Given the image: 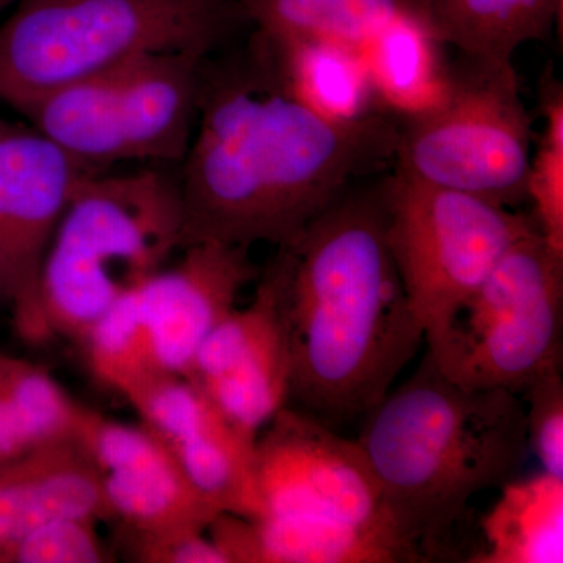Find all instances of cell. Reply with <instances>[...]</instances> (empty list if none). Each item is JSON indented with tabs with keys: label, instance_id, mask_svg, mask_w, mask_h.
Listing matches in <instances>:
<instances>
[{
	"label": "cell",
	"instance_id": "1",
	"mask_svg": "<svg viewBox=\"0 0 563 563\" xmlns=\"http://www.w3.org/2000/svg\"><path fill=\"white\" fill-rule=\"evenodd\" d=\"M393 117L343 124L299 101L268 44L202 62L198 121L177 165L184 247L287 246L395 155Z\"/></svg>",
	"mask_w": 563,
	"mask_h": 563
},
{
	"label": "cell",
	"instance_id": "2",
	"mask_svg": "<svg viewBox=\"0 0 563 563\" xmlns=\"http://www.w3.org/2000/svg\"><path fill=\"white\" fill-rule=\"evenodd\" d=\"M290 399L328 426L366 417L424 343L385 228L384 180L351 185L272 263Z\"/></svg>",
	"mask_w": 563,
	"mask_h": 563
},
{
	"label": "cell",
	"instance_id": "3",
	"mask_svg": "<svg viewBox=\"0 0 563 563\" xmlns=\"http://www.w3.org/2000/svg\"><path fill=\"white\" fill-rule=\"evenodd\" d=\"M365 418L357 443L407 562L433 561L474 496L514 481L529 451L520 396L463 388L428 351Z\"/></svg>",
	"mask_w": 563,
	"mask_h": 563
},
{
	"label": "cell",
	"instance_id": "4",
	"mask_svg": "<svg viewBox=\"0 0 563 563\" xmlns=\"http://www.w3.org/2000/svg\"><path fill=\"white\" fill-rule=\"evenodd\" d=\"M184 247L177 169L88 174L41 263L38 301L51 340L80 344L92 325Z\"/></svg>",
	"mask_w": 563,
	"mask_h": 563
},
{
	"label": "cell",
	"instance_id": "5",
	"mask_svg": "<svg viewBox=\"0 0 563 563\" xmlns=\"http://www.w3.org/2000/svg\"><path fill=\"white\" fill-rule=\"evenodd\" d=\"M242 25V0H18L0 21V102L18 110L158 52L210 57Z\"/></svg>",
	"mask_w": 563,
	"mask_h": 563
},
{
	"label": "cell",
	"instance_id": "6",
	"mask_svg": "<svg viewBox=\"0 0 563 563\" xmlns=\"http://www.w3.org/2000/svg\"><path fill=\"white\" fill-rule=\"evenodd\" d=\"M250 247L195 243L99 318L79 346L102 387L187 376L199 347L257 279Z\"/></svg>",
	"mask_w": 563,
	"mask_h": 563
},
{
	"label": "cell",
	"instance_id": "7",
	"mask_svg": "<svg viewBox=\"0 0 563 563\" xmlns=\"http://www.w3.org/2000/svg\"><path fill=\"white\" fill-rule=\"evenodd\" d=\"M533 140L514 62L457 54L442 102L398 121L393 166L415 180L517 209L528 201Z\"/></svg>",
	"mask_w": 563,
	"mask_h": 563
},
{
	"label": "cell",
	"instance_id": "8",
	"mask_svg": "<svg viewBox=\"0 0 563 563\" xmlns=\"http://www.w3.org/2000/svg\"><path fill=\"white\" fill-rule=\"evenodd\" d=\"M562 313L563 254L532 229L424 343L454 384L520 396L562 368Z\"/></svg>",
	"mask_w": 563,
	"mask_h": 563
},
{
	"label": "cell",
	"instance_id": "9",
	"mask_svg": "<svg viewBox=\"0 0 563 563\" xmlns=\"http://www.w3.org/2000/svg\"><path fill=\"white\" fill-rule=\"evenodd\" d=\"M384 206L388 247L424 340L537 229L520 211L398 172L384 177Z\"/></svg>",
	"mask_w": 563,
	"mask_h": 563
},
{
	"label": "cell",
	"instance_id": "10",
	"mask_svg": "<svg viewBox=\"0 0 563 563\" xmlns=\"http://www.w3.org/2000/svg\"><path fill=\"white\" fill-rule=\"evenodd\" d=\"M254 493L255 518L292 515L357 526L390 540L407 562L361 444L312 415L284 407L258 433Z\"/></svg>",
	"mask_w": 563,
	"mask_h": 563
},
{
	"label": "cell",
	"instance_id": "11",
	"mask_svg": "<svg viewBox=\"0 0 563 563\" xmlns=\"http://www.w3.org/2000/svg\"><path fill=\"white\" fill-rule=\"evenodd\" d=\"M90 172L31 124L0 118V302L22 342H49L41 263L77 185Z\"/></svg>",
	"mask_w": 563,
	"mask_h": 563
},
{
	"label": "cell",
	"instance_id": "12",
	"mask_svg": "<svg viewBox=\"0 0 563 563\" xmlns=\"http://www.w3.org/2000/svg\"><path fill=\"white\" fill-rule=\"evenodd\" d=\"M185 377L252 439L287 407L290 346L272 266L254 299L235 307L203 340Z\"/></svg>",
	"mask_w": 563,
	"mask_h": 563
},
{
	"label": "cell",
	"instance_id": "13",
	"mask_svg": "<svg viewBox=\"0 0 563 563\" xmlns=\"http://www.w3.org/2000/svg\"><path fill=\"white\" fill-rule=\"evenodd\" d=\"M74 439L95 463L110 520L120 521L124 533L207 531L220 515L143 424L113 420L84 406Z\"/></svg>",
	"mask_w": 563,
	"mask_h": 563
},
{
	"label": "cell",
	"instance_id": "14",
	"mask_svg": "<svg viewBox=\"0 0 563 563\" xmlns=\"http://www.w3.org/2000/svg\"><path fill=\"white\" fill-rule=\"evenodd\" d=\"M122 398L220 514L255 518V440L233 426L187 377L135 385Z\"/></svg>",
	"mask_w": 563,
	"mask_h": 563
},
{
	"label": "cell",
	"instance_id": "15",
	"mask_svg": "<svg viewBox=\"0 0 563 563\" xmlns=\"http://www.w3.org/2000/svg\"><path fill=\"white\" fill-rule=\"evenodd\" d=\"M206 58L158 52L121 66L118 125L124 162L179 165L198 121Z\"/></svg>",
	"mask_w": 563,
	"mask_h": 563
},
{
	"label": "cell",
	"instance_id": "16",
	"mask_svg": "<svg viewBox=\"0 0 563 563\" xmlns=\"http://www.w3.org/2000/svg\"><path fill=\"white\" fill-rule=\"evenodd\" d=\"M73 517L110 520L98 470L74 437L36 444L0 465V563L29 532Z\"/></svg>",
	"mask_w": 563,
	"mask_h": 563
},
{
	"label": "cell",
	"instance_id": "17",
	"mask_svg": "<svg viewBox=\"0 0 563 563\" xmlns=\"http://www.w3.org/2000/svg\"><path fill=\"white\" fill-rule=\"evenodd\" d=\"M450 47L420 14H404L361 51L374 92L396 121L439 106L451 76Z\"/></svg>",
	"mask_w": 563,
	"mask_h": 563
},
{
	"label": "cell",
	"instance_id": "18",
	"mask_svg": "<svg viewBox=\"0 0 563 563\" xmlns=\"http://www.w3.org/2000/svg\"><path fill=\"white\" fill-rule=\"evenodd\" d=\"M255 33L268 44L288 90L317 113L343 124L388 114L374 92L361 52L331 41Z\"/></svg>",
	"mask_w": 563,
	"mask_h": 563
},
{
	"label": "cell",
	"instance_id": "19",
	"mask_svg": "<svg viewBox=\"0 0 563 563\" xmlns=\"http://www.w3.org/2000/svg\"><path fill=\"white\" fill-rule=\"evenodd\" d=\"M422 14L457 54L510 63L525 44L551 35L562 0H422Z\"/></svg>",
	"mask_w": 563,
	"mask_h": 563
},
{
	"label": "cell",
	"instance_id": "20",
	"mask_svg": "<svg viewBox=\"0 0 563 563\" xmlns=\"http://www.w3.org/2000/svg\"><path fill=\"white\" fill-rule=\"evenodd\" d=\"M483 537L474 563H562L563 479L542 472L503 485Z\"/></svg>",
	"mask_w": 563,
	"mask_h": 563
},
{
	"label": "cell",
	"instance_id": "21",
	"mask_svg": "<svg viewBox=\"0 0 563 563\" xmlns=\"http://www.w3.org/2000/svg\"><path fill=\"white\" fill-rule=\"evenodd\" d=\"M254 32L274 38L331 41L361 52L404 14H422V0H242Z\"/></svg>",
	"mask_w": 563,
	"mask_h": 563
},
{
	"label": "cell",
	"instance_id": "22",
	"mask_svg": "<svg viewBox=\"0 0 563 563\" xmlns=\"http://www.w3.org/2000/svg\"><path fill=\"white\" fill-rule=\"evenodd\" d=\"M257 563H395L396 544L357 526L268 515L252 520Z\"/></svg>",
	"mask_w": 563,
	"mask_h": 563
},
{
	"label": "cell",
	"instance_id": "23",
	"mask_svg": "<svg viewBox=\"0 0 563 563\" xmlns=\"http://www.w3.org/2000/svg\"><path fill=\"white\" fill-rule=\"evenodd\" d=\"M540 113L542 131L533 140L526 192L533 224L563 254V87L554 76L543 77Z\"/></svg>",
	"mask_w": 563,
	"mask_h": 563
},
{
	"label": "cell",
	"instance_id": "24",
	"mask_svg": "<svg viewBox=\"0 0 563 563\" xmlns=\"http://www.w3.org/2000/svg\"><path fill=\"white\" fill-rule=\"evenodd\" d=\"M0 390L33 446L74 437L84 406L74 401L46 369L0 351Z\"/></svg>",
	"mask_w": 563,
	"mask_h": 563
},
{
	"label": "cell",
	"instance_id": "25",
	"mask_svg": "<svg viewBox=\"0 0 563 563\" xmlns=\"http://www.w3.org/2000/svg\"><path fill=\"white\" fill-rule=\"evenodd\" d=\"M98 523L80 517L49 521L22 537L10 551L7 563L109 562Z\"/></svg>",
	"mask_w": 563,
	"mask_h": 563
},
{
	"label": "cell",
	"instance_id": "26",
	"mask_svg": "<svg viewBox=\"0 0 563 563\" xmlns=\"http://www.w3.org/2000/svg\"><path fill=\"white\" fill-rule=\"evenodd\" d=\"M529 450L543 472L563 479L562 368L542 374L523 393Z\"/></svg>",
	"mask_w": 563,
	"mask_h": 563
},
{
	"label": "cell",
	"instance_id": "27",
	"mask_svg": "<svg viewBox=\"0 0 563 563\" xmlns=\"http://www.w3.org/2000/svg\"><path fill=\"white\" fill-rule=\"evenodd\" d=\"M129 558L143 563H225L207 531H179L161 536L124 533Z\"/></svg>",
	"mask_w": 563,
	"mask_h": 563
},
{
	"label": "cell",
	"instance_id": "28",
	"mask_svg": "<svg viewBox=\"0 0 563 563\" xmlns=\"http://www.w3.org/2000/svg\"><path fill=\"white\" fill-rule=\"evenodd\" d=\"M24 426L3 391L0 390V465L32 448Z\"/></svg>",
	"mask_w": 563,
	"mask_h": 563
},
{
	"label": "cell",
	"instance_id": "29",
	"mask_svg": "<svg viewBox=\"0 0 563 563\" xmlns=\"http://www.w3.org/2000/svg\"><path fill=\"white\" fill-rule=\"evenodd\" d=\"M16 2L18 0H0V18H2L3 14L9 13Z\"/></svg>",
	"mask_w": 563,
	"mask_h": 563
}]
</instances>
